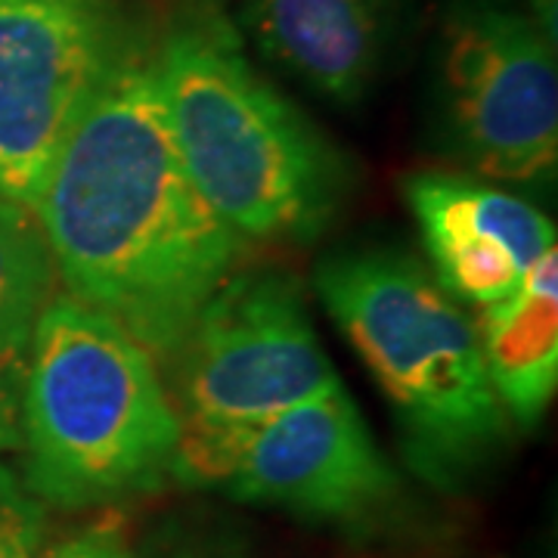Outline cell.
I'll use <instances>...</instances> for the list:
<instances>
[{
  "instance_id": "6da1fadb",
  "label": "cell",
  "mask_w": 558,
  "mask_h": 558,
  "mask_svg": "<svg viewBox=\"0 0 558 558\" xmlns=\"http://www.w3.org/2000/svg\"><path fill=\"white\" fill-rule=\"evenodd\" d=\"M35 215L65 295L174 357L240 258V233L202 196L165 112L153 57L131 47L81 109Z\"/></svg>"
},
{
  "instance_id": "7a4b0ae2",
  "label": "cell",
  "mask_w": 558,
  "mask_h": 558,
  "mask_svg": "<svg viewBox=\"0 0 558 558\" xmlns=\"http://www.w3.org/2000/svg\"><path fill=\"white\" fill-rule=\"evenodd\" d=\"M153 57L190 174L240 236L311 242L348 196V161L245 60L218 10L193 7Z\"/></svg>"
},
{
  "instance_id": "3957f363",
  "label": "cell",
  "mask_w": 558,
  "mask_h": 558,
  "mask_svg": "<svg viewBox=\"0 0 558 558\" xmlns=\"http://www.w3.org/2000/svg\"><path fill=\"white\" fill-rule=\"evenodd\" d=\"M178 440L156 357L78 299L47 301L25 354V487L57 509H116L171 481Z\"/></svg>"
},
{
  "instance_id": "277c9868",
  "label": "cell",
  "mask_w": 558,
  "mask_h": 558,
  "mask_svg": "<svg viewBox=\"0 0 558 558\" xmlns=\"http://www.w3.org/2000/svg\"><path fill=\"white\" fill-rule=\"evenodd\" d=\"M329 317L379 381L418 475L450 487L509 438L481 354L478 326L416 258L354 248L317 267Z\"/></svg>"
},
{
  "instance_id": "5b68a950",
  "label": "cell",
  "mask_w": 558,
  "mask_h": 558,
  "mask_svg": "<svg viewBox=\"0 0 558 558\" xmlns=\"http://www.w3.org/2000/svg\"><path fill=\"white\" fill-rule=\"evenodd\" d=\"M171 481L341 531L379 527L400 499V478L341 385L255 425L180 422Z\"/></svg>"
},
{
  "instance_id": "8992f818",
  "label": "cell",
  "mask_w": 558,
  "mask_h": 558,
  "mask_svg": "<svg viewBox=\"0 0 558 558\" xmlns=\"http://www.w3.org/2000/svg\"><path fill=\"white\" fill-rule=\"evenodd\" d=\"M180 422L255 425L339 388L299 279L230 274L180 344Z\"/></svg>"
},
{
  "instance_id": "52a82bcc",
  "label": "cell",
  "mask_w": 558,
  "mask_h": 558,
  "mask_svg": "<svg viewBox=\"0 0 558 558\" xmlns=\"http://www.w3.org/2000/svg\"><path fill=\"white\" fill-rule=\"evenodd\" d=\"M444 119L457 153L484 178L539 180L558 159V69L537 22L465 7L444 28Z\"/></svg>"
},
{
  "instance_id": "ba28073f",
  "label": "cell",
  "mask_w": 558,
  "mask_h": 558,
  "mask_svg": "<svg viewBox=\"0 0 558 558\" xmlns=\"http://www.w3.org/2000/svg\"><path fill=\"white\" fill-rule=\"evenodd\" d=\"M109 0H0V196L35 208L100 81L128 53Z\"/></svg>"
},
{
  "instance_id": "9c48e42d",
  "label": "cell",
  "mask_w": 558,
  "mask_h": 558,
  "mask_svg": "<svg viewBox=\"0 0 558 558\" xmlns=\"http://www.w3.org/2000/svg\"><path fill=\"white\" fill-rule=\"evenodd\" d=\"M400 0H248L245 20L258 47L295 78L336 102L373 84Z\"/></svg>"
},
{
  "instance_id": "30bf717a",
  "label": "cell",
  "mask_w": 558,
  "mask_h": 558,
  "mask_svg": "<svg viewBox=\"0 0 558 558\" xmlns=\"http://www.w3.org/2000/svg\"><path fill=\"white\" fill-rule=\"evenodd\" d=\"M481 354L506 416L534 428L558 381V252H546L519 289L484 307Z\"/></svg>"
},
{
  "instance_id": "8fae6325",
  "label": "cell",
  "mask_w": 558,
  "mask_h": 558,
  "mask_svg": "<svg viewBox=\"0 0 558 558\" xmlns=\"http://www.w3.org/2000/svg\"><path fill=\"white\" fill-rule=\"evenodd\" d=\"M425 242L447 236L497 240L512 248L524 270L556 248V223L531 202L462 174H416L403 183Z\"/></svg>"
},
{
  "instance_id": "7c38bea8",
  "label": "cell",
  "mask_w": 558,
  "mask_h": 558,
  "mask_svg": "<svg viewBox=\"0 0 558 558\" xmlns=\"http://www.w3.org/2000/svg\"><path fill=\"white\" fill-rule=\"evenodd\" d=\"M53 282L57 264L35 208L0 196V339L28 344Z\"/></svg>"
},
{
  "instance_id": "4fadbf2b",
  "label": "cell",
  "mask_w": 558,
  "mask_h": 558,
  "mask_svg": "<svg viewBox=\"0 0 558 558\" xmlns=\"http://www.w3.org/2000/svg\"><path fill=\"white\" fill-rule=\"evenodd\" d=\"M47 539V506L0 462V558H35Z\"/></svg>"
},
{
  "instance_id": "5bb4252c",
  "label": "cell",
  "mask_w": 558,
  "mask_h": 558,
  "mask_svg": "<svg viewBox=\"0 0 558 558\" xmlns=\"http://www.w3.org/2000/svg\"><path fill=\"white\" fill-rule=\"evenodd\" d=\"M134 537L119 509H100L94 519L81 521L65 534L44 539L35 558H131Z\"/></svg>"
},
{
  "instance_id": "9a60e30c",
  "label": "cell",
  "mask_w": 558,
  "mask_h": 558,
  "mask_svg": "<svg viewBox=\"0 0 558 558\" xmlns=\"http://www.w3.org/2000/svg\"><path fill=\"white\" fill-rule=\"evenodd\" d=\"M131 558H255L240 537L205 527H168L159 537L134 543Z\"/></svg>"
},
{
  "instance_id": "2e32d148",
  "label": "cell",
  "mask_w": 558,
  "mask_h": 558,
  "mask_svg": "<svg viewBox=\"0 0 558 558\" xmlns=\"http://www.w3.org/2000/svg\"><path fill=\"white\" fill-rule=\"evenodd\" d=\"M28 344L0 339V457L22 447V385Z\"/></svg>"
}]
</instances>
